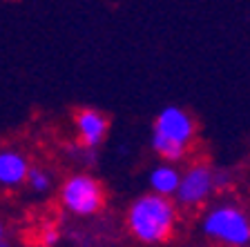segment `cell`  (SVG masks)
<instances>
[{
	"label": "cell",
	"instance_id": "1",
	"mask_svg": "<svg viewBox=\"0 0 250 247\" xmlns=\"http://www.w3.org/2000/svg\"><path fill=\"white\" fill-rule=\"evenodd\" d=\"M125 225L134 241L143 245H161L170 241L177 227V205L170 196L156 191L139 196L125 214Z\"/></svg>",
	"mask_w": 250,
	"mask_h": 247
},
{
	"label": "cell",
	"instance_id": "11",
	"mask_svg": "<svg viewBox=\"0 0 250 247\" xmlns=\"http://www.w3.org/2000/svg\"><path fill=\"white\" fill-rule=\"evenodd\" d=\"M5 243H7V225L0 218V245H5Z\"/></svg>",
	"mask_w": 250,
	"mask_h": 247
},
{
	"label": "cell",
	"instance_id": "3",
	"mask_svg": "<svg viewBox=\"0 0 250 247\" xmlns=\"http://www.w3.org/2000/svg\"><path fill=\"white\" fill-rule=\"evenodd\" d=\"M201 232L208 241L219 245L246 247L250 245V216L241 207L221 203L203 214Z\"/></svg>",
	"mask_w": 250,
	"mask_h": 247
},
{
	"label": "cell",
	"instance_id": "5",
	"mask_svg": "<svg viewBox=\"0 0 250 247\" xmlns=\"http://www.w3.org/2000/svg\"><path fill=\"white\" fill-rule=\"evenodd\" d=\"M217 187V171L206 163H194L190 165L186 171H181V180L174 191V203L186 209H194V207L203 205L210 196L214 194Z\"/></svg>",
	"mask_w": 250,
	"mask_h": 247
},
{
	"label": "cell",
	"instance_id": "9",
	"mask_svg": "<svg viewBox=\"0 0 250 247\" xmlns=\"http://www.w3.org/2000/svg\"><path fill=\"white\" fill-rule=\"evenodd\" d=\"M25 185L29 187L34 194H47L54 187V176L52 171H47L45 167H29Z\"/></svg>",
	"mask_w": 250,
	"mask_h": 247
},
{
	"label": "cell",
	"instance_id": "8",
	"mask_svg": "<svg viewBox=\"0 0 250 247\" xmlns=\"http://www.w3.org/2000/svg\"><path fill=\"white\" fill-rule=\"evenodd\" d=\"M179 180H181V171L174 167V163H167V160H163L161 165H156L154 170L150 171V176H147L150 190L161 196H170V198L177 191Z\"/></svg>",
	"mask_w": 250,
	"mask_h": 247
},
{
	"label": "cell",
	"instance_id": "4",
	"mask_svg": "<svg viewBox=\"0 0 250 247\" xmlns=\"http://www.w3.org/2000/svg\"><path fill=\"white\" fill-rule=\"evenodd\" d=\"M62 209L76 218L96 216L105 205V191L101 183L89 174H72L61 185L58 194Z\"/></svg>",
	"mask_w": 250,
	"mask_h": 247
},
{
	"label": "cell",
	"instance_id": "10",
	"mask_svg": "<svg viewBox=\"0 0 250 247\" xmlns=\"http://www.w3.org/2000/svg\"><path fill=\"white\" fill-rule=\"evenodd\" d=\"M61 241V232L54 225H47L41 229V243L42 245H56Z\"/></svg>",
	"mask_w": 250,
	"mask_h": 247
},
{
	"label": "cell",
	"instance_id": "6",
	"mask_svg": "<svg viewBox=\"0 0 250 247\" xmlns=\"http://www.w3.org/2000/svg\"><path fill=\"white\" fill-rule=\"evenodd\" d=\"M74 127H76V136L85 150H99L101 143L107 136L109 120L99 109L85 107V109H78L76 118H74Z\"/></svg>",
	"mask_w": 250,
	"mask_h": 247
},
{
	"label": "cell",
	"instance_id": "2",
	"mask_svg": "<svg viewBox=\"0 0 250 247\" xmlns=\"http://www.w3.org/2000/svg\"><path fill=\"white\" fill-rule=\"evenodd\" d=\"M197 136V123L183 107H163L152 125L150 145L167 163H181Z\"/></svg>",
	"mask_w": 250,
	"mask_h": 247
},
{
	"label": "cell",
	"instance_id": "7",
	"mask_svg": "<svg viewBox=\"0 0 250 247\" xmlns=\"http://www.w3.org/2000/svg\"><path fill=\"white\" fill-rule=\"evenodd\" d=\"M29 167V158L21 150H14V147L0 150V187L16 190L25 185Z\"/></svg>",
	"mask_w": 250,
	"mask_h": 247
}]
</instances>
